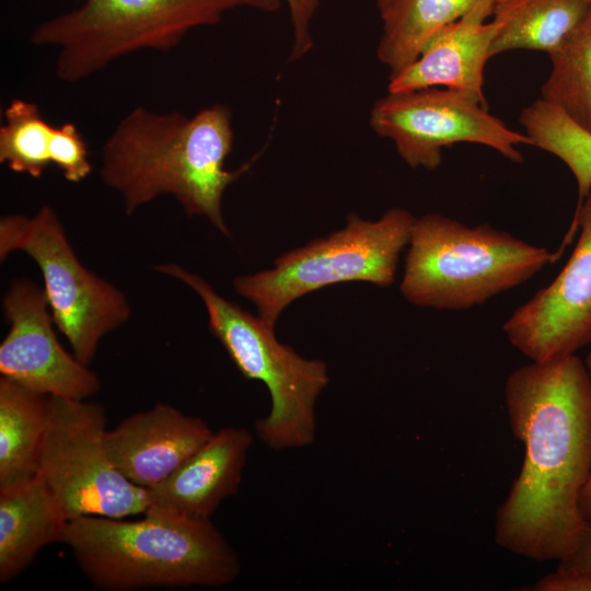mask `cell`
<instances>
[{
	"instance_id": "cell-20",
	"label": "cell",
	"mask_w": 591,
	"mask_h": 591,
	"mask_svg": "<svg viewBox=\"0 0 591 591\" xmlns=\"http://www.w3.org/2000/svg\"><path fill=\"white\" fill-rule=\"evenodd\" d=\"M519 120L532 146L556 155L569 167L578 186V208L591 194V132L542 97L524 107Z\"/></svg>"
},
{
	"instance_id": "cell-10",
	"label": "cell",
	"mask_w": 591,
	"mask_h": 591,
	"mask_svg": "<svg viewBox=\"0 0 591 591\" xmlns=\"http://www.w3.org/2000/svg\"><path fill=\"white\" fill-rule=\"evenodd\" d=\"M370 126L391 139L412 167L436 170L442 149L459 142L489 147L515 163L523 161L520 144L530 138L510 129L476 100L449 89L387 92L370 112Z\"/></svg>"
},
{
	"instance_id": "cell-23",
	"label": "cell",
	"mask_w": 591,
	"mask_h": 591,
	"mask_svg": "<svg viewBox=\"0 0 591 591\" xmlns=\"http://www.w3.org/2000/svg\"><path fill=\"white\" fill-rule=\"evenodd\" d=\"M50 160L70 183H80L91 174L88 144L76 124L55 126Z\"/></svg>"
},
{
	"instance_id": "cell-16",
	"label": "cell",
	"mask_w": 591,
	"mask_h": 591,
	"mask_svg": "<svg viewBox=\"0 0 591 591\" xmlns=\"http://www.w3.org/2000/svg\"><path fill=\"white\" fill-rule=\"evenodd\" d=\"M67 523L38 477L0 490V582L20 576L45 546L62 543Z\"/></svg>"
},
{
	"instance_id": "cell-3",
	"label": "cell",
	"mask_w": 591,
	"mask_h": 591,
	"mask_svg": "<svg viewBox=\"0 0 591 591\" xmlns=\"http://www.w3.org/2000/svg\"><path fill=\"white\" fill-rule=\"evenodd\" d=\"M62 544L97 589L220 588L240 575L239 555L211 520L149 507L142 519L68 521Z\"/></svg>"
},
{
	"instance_id": "cell-17",
	"label": "cell",
	"mask_w": 591,
	"mask_h": 591,
	"mask_svg": "<svg viewBox=\"0 0 591 591\" xmlns=\"http://www.w3.org/2000/svg\"><path fill=\"white\" fill-rule=\"evenodd\" d=\"M49 396L0 376V490L37 477Z\"/></svg>"
},
{
	"instance_id": "cell-28",
	"label": "cell",
	"mask_w": 591,
	"mask_h": 591,
	"mask_svg": "<svg viewBox=\"0 0 591 591\" xmlns=\"http://www.w3.org/2000/svg\"><path fill=\"white\" fill-rule=\"evenodd\" d=\"M381 19L385 18L401 0H375Z\"/></svg>"
},
{
	"instance_id": "cell-1",
	"label": "cell",
	"mask_w": 591,
	"mask_h": 591,
	"mask_svg": "<svg viewBox=\"0 0 591 591\" xmlns=\"http://www.w3.org/2000/svg\"><path fill=\"white\" fill-rule=\"evenodd\" d=\"M524 460L497 508L495 542L534 561L570 556L584 531L580 508L591 475V375L576 354L532 361L503 387Z\"/></svg>"
},
{
	"instance_id": "cell-6",
	"label": "cell",
	"mask_w": 591,
	"mask_h": 591,
	"mask_svg": "<svg viewBox=\"0 0 591 591\" xmlns=\"http://www.w3.org/2000/svg\"><path fill=\"white\" fill-rule=\"evenodd\" d=\"M193 289L208 314V326L237 370L264 383L270 410L255 421L257 438L275 451L306 448L316 437V401L329 382L327 364L306 359L275 336V327L221 297L199 275L178 264L154 268Z\"/></svg>"
},
{
	"instance_id": "cell-9",
	"label": "cell",
	"mask_w": 591,
	"mask_h": 591,
	"mask_svg": "<svg viewBox=\"0 0 591 591\" xmlns=\"http://www.w3.org/2000/svg\"><path fill=\"white\" fill-rule=\"evenodd\" d=\"M106 421L96 402L49 396L37 477L67 521L85 515L124 519L150 507L148 489L114 465L105 443Z\"/></svg>"
},
{
	"instance_id": "cell-21",
	"label": "cell",
	"mask_w": 591,
	"mask_h": 591,
	"mask_svg": "<svg viewBox=\"0 0 591 591\" xmlns=\"http://www.w3.org/2000/svg\"><path fill=\"white\" fill-rule=\"evenodd\" d=\"M552 69L542 99L563 108L591 132V4L563 44L548 55Z\"/></svg>"
},
{
	"instance_id": "cell-26",
	"label": "cell",
	"mask_w": 591,
	"mask_h": 591,
	"mask_svg": "<svg viewBox=\"0 0 591 591\" xmlns=\"http://www.w3.org/2000/svg\"><path fill=\"white\" fill-rule=\"evenodd\" d=\"M558 567L591 571V521H587L575 552L559 560Z\"/></svg>"
},
{
	"instance_id": "cell-2",
	"label": "cell",
	"mask_w": 591,
	"mask_h": 591,
	"mask_svg": "<svg viewBox=\"0 0 591 591\" xmlns=\"http://www.w3.org/2000/svg\"><path fill=\"white\" fill-rule=\"evenodd\" d=\"M233 141L232 115L225 105L215 104L193 116L137 106L105 140L100 176L118 193L127 215L158 197L172 196L186 215L201 216L230 236L222 197L252 164L225 169Z\"/></svg>"
},
{
	"instance_id": "cell-11",
	"label": "cell",
	"mask_w": 591,
	"mask_h": 591,
	"mask_svg": "<svg viewBox=\"0 0 591 591\" xmlns=\"http://www.w3.org/2000/svg\"><path fill=\"white\" fill-rule=\"evenodd\" d=\"M580 229L561 271L503 323L509 343L532 361L575 354L591 343V194L576 208L556 252L560 257Z\"/></svg>"
},
{
	"instance_id": "cell-25",
	"label": "cell",
	"mask_w": 591,
	"mask_h": 591,
	"mask_svg": "<svg viewBox=\"0 0 591 591\" xmlns=\"http://www.w3.org/2000/svg\"><path fill=\"white\" fill-rule=\"evenodd\" d=\"M535 591H591V571L558 567L538 579L531 588Z\"/></svg>"
},
{
	"instance_id": "cell-22",
	"label": "cell",
	"mask_w": 591,
	"mask_h": 591,
	"mask_svg": "<svg viewBox=\"0 0 591 591\" xmlns=\"http://www.w3.org/2000/svg\"><path fill=\"white\" fill-rule=\"evenodd\" d=\"M54 129L36 103L12 99L0 127V163L14 173L40 177L51 164Z\"/></svg>"
},
{
	"instance_id": "cell-14",
	"label": "cell",
	"mask_w": 591,
	"mask_h": 591,
	"mask_svg": "<svg viewBox=\"0 0 591 591\" xmlns=\"http://www.w3.org/2000/svg\"><path fill=\"white\" fill-rule=\"evenodd\" d=\"M495 1L479 3L437 32L409 66L389 78L387 92L443 86L488 107L483 89L484 68L499 24L486 20L493 15Z\"/></svg>"
},
{
	"instance_id": "cell-4",
	"label": "cell",
	"mask_w": 591,
	"mask_h": 591,
	"mask_svg": "<svg viewBox=\"0 0 591 591\" xmlns=\"http://www.w3.org/2000/svg\"><path fill=\"white\" fill-rule=\"evenodd\" d=\"M559 257L490 224L415 219L399 291L413 305L462 311L517 288Z\"/></svg>"
},
{
	"instance_id": "cell-19",
	"label": "cell",
	"mask_w": 591,
	"mask_h": 591,
	"mask_svg": "<svg viewBox=\"0 0 591 591\" xmlns=\"http://www.w3.org/2000/svg\"><path fill=\"white\" fill-rule=\"evenodd\" d=\"M484 1L488 0H401L382 19L383 31L376 49L390 77L409 66L437 32Z\"/></svg>"
},
{
	"instance_id": "cell-12",
	"label": "cell",
	"mask_w": 591,
	"mask_h": 591,
	"mask_svg": "<svg viewBox=\"0 0 591 591\" xmlns=\"http://www.w3.org/2000/svg\"><path fill=\"white\" fill-rule=\"evenodd\" d=\"M9 331L0 345V373L36 393L88 399L101 381L59 343L44 289L26 278L13 279L3 297Z\"/></svg>"
},
{
	"instance_id": "cell-18",
	"label": "cell",
	"mask_w": 591,
	"mask_h": 591,
	"mask_svg": "<svg viewBox=\"0 0 591 591\" xmlns=\"http://www.w3.org/2000/svg\"><path fill=\"white\" fill-rule=\"evenodd\" d=\"M591 0H496L493 20L499 24L489 57L513 49L558 48L580 23Z\"/></svg>"
},
{
	"instance_id": "cell-27",
	"label": "cell",
	"mask_w": 591,
	"mask_h": 591,
	"mask_svg": "<svg viewBox=\"0 0 591 591\" xmlns=\"http://www.w3.org/2000/svg\"><path fill=\"white\" fill-rule=\"evenodd\" d=\"M586 364L591 375V352L586 357ZM580 508L587 521H591V475L582 490Z\"/></svg>"
},
{
	"instance_id": "cell-13",
	"label": "cell",
	"mask_w": 591,
	"mask_h": 591,
	"mask_svg": "<svg viewBox=\"0 0 591 591\" xmlns=\"http://www.w3.org/2000/svg\"><path fill=\"white\" fill-rule=\"evenodd\" d=\"M212 433L204 419L159 403L107 430L105 443L116 468L149 489L174 473Z\"/></svg>"
},
{
	"instance_id": "cell-5",
	"label": "cell",
	"mask_w": 591,
	"mask_h": 591,
	"mask_svg": "<svg viewBox=\"0 0 591 591\" xmlns=\"http://www.w3.org/2000/svg\"><path fill=\"white\" fill-rule=\"evenodd\" d=\"M236 8L275 12L280 0H82L39 23L30 42L57 48V78L77 83L127 55L171 50Z\"/></svg>"
},
{
	"instance_id": "cell-15",
	"label": "cell",
	"mask_w": 591,
	"mask_h": 591,
	"mask_svg": "<svg viewBox=\"0 0 591 591\" xmlns=\"http://www.w3.org/2000/svg\"><path fill=\"white\" fill-rule=\"evenodd\" d=\"M252 433L243 427H224L174 473L148 489L150 507L196 520H211L219 506L240 488Z\"/></svg>"
},
{
	"instance_id": "cell-8",
	"label": "cell",
	"mask_w": 591,
	"mask_h": 591,
	"mask_svg": "<svg viewBox=\"0 0 591 591\" xmlns=\"http://www.w3.org/2000/svg\"><path fill=\"white\" fill-rule=\"evenodd\" d=\"M13 252H23L37 264L54 324L67 338L73 356L88 366L101 339L130 317L126 296L83 266L49 205L32 216L1 217L0 260Z\"/></svg>"
},
{
	"instance_id": "cell-24",
	"label": "cell",
	"mask_w": 591,
	"mask_h": 591,
	"mask_svg": "<svg viewBox=\"0 0 591 591\" xmlns=\"http://www.w3.org/2000/svg\"><path fill=\"white\" fill-rule=\"evenodd\" d=\"M293 33L290 59L297 60L313 48L311 23L316 13L320 0H286Z\"/></svg>"
},
{
	"instance_id": "cell-7",
	"label": "cell",
	"mask_w": 591,
	"mask_h": 591,
	"mask_svg": "<svg viewBox=\"0 0 591 591\" xmlns=\"http://www.w3.org/2000/svg\"><path fill=\"white\" fill-rule=\"evenodd\" d=\"M415 219L399 207L386 210L375 221L350 213L341 230L283 253L271 269L234 278V289L275 327L292 301L317 289L347 281L389 287L395 280L399 254L408 244Z\"/></svg>"
}]
</instances>
